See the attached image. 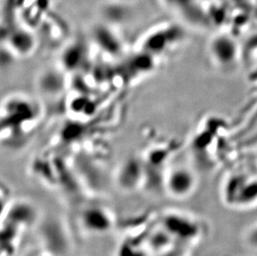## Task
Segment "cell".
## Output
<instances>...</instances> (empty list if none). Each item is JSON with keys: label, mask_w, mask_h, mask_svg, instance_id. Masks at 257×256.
Listing matches in <instances>:
<instances>
[{"label": "cell", "mask_w": 257, "mask_h": 256, "mask_svg": "<svg viewBox=\"0 0 257 256\" xmlns=\"http://www.w3.org/2000/svg\"><path fill=\"white\" fill-rule=\"evenodd\" d=\"M194 187V178L188 171L180 169L172 172L168 179V188L172 195L183 197L189 195Z\"/></svg>", "instance_id": "1"}, {"label": "cell", "mask_w": 257, "mask_h": 256, "mask_svg": "<svg viewBox=\"0 0 257 256\" xmlns=\"http://www.w3.org/2000/svg\"><path fill=\"white\" fill-rule=\"evenodd\" d=\"M244 239L247 246L257 251V221L246 230Z\"/></svg>", "instance_id": "2"}]
</instances>
